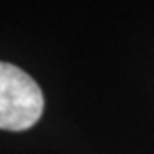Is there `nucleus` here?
I'll return each instance as SVG.
<instances>
[{"mask_svg":"<svg viewBox=\"0 0 154 154\" xmlns=\"http://www.w3.org/2000/svg\"><path fill=\"white\" fill-rule=\"evenodd\" d=\"M45 97L28 72L0 61V130L23 132L43 115Z\"/></svg>","mask_w":154,"mask_h":154,"instance_id":"1","label":"nucleus"}]
</instances>
